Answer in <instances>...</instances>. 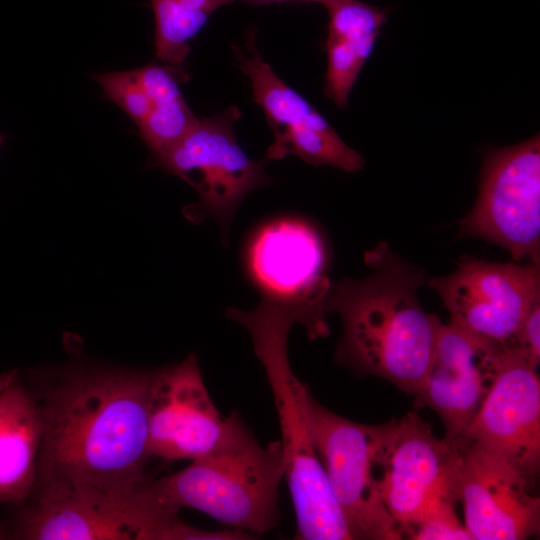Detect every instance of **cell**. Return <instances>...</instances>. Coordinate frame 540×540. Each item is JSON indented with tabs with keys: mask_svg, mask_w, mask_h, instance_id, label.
<instances>
[{
	"mask_svg": "<svg viewBox=\"0 0 540 540\" xmlns=\"http://www.w3.org/2000/svg\"><path fill=\"white\" fill-rule=\"evenodd\" d=\"M153 371L73 367L38 395L31 391L43 422L33 493L60 485L121 488L149 478Z\"/></svg>",
	"mask_w": 540,
	"mask_h": 540,
	"instance_id": "1",
	"label": "cell"
},
{
	"mask_svg": "<svg viewBox=\"0 0 540 540\" xmlns=\"http://www.w3.org/2000/svg\"><path fill=\"white\" fill-rule=\"evenodd\" d=\"M364 263L367 275L344 277L331 283L327 293L326 311L336 312L343 325L337 360L416 396L424 386L442 325L420 304L424 271L386 241L366 251Z\"/></svg>",
	"mask_w": 540,
	"mask_h": 540,
	"instance_id": "2",
	"label": "cell"
},
{
	"mask_svg": "<svg viewBox=\"0 0 540 540\" xmlns=\"http://www.w3.org/2000/svg\"><path fill=\"white\" fill-rule=\"evenodd\" d=\"M226 315L248 331L272 391L285 460L284 478L296 515L295 538L351 540L311 437L306 413L309 389L294 375L288 359V335L295 323H302L301 310L262 298L253 310L228 308Z\"/></svg>",
	"mask_w": 540,
	"mask_h": 540,
	"instance_id": "3",
	"label": "cell"
},
{
	"mask_svg": "<svg viewBox=\"0 0 540 540\" xmlns=\"http://www.w3.org/2000/svg\"><path fill=\"white\" fill-rule=\"evenodd\" d=\"M152 479L127 487L60 485L33 493L17 519L28 540H239L236 530L205 531L184 523L156 496Z\"/></svg>",
	"mask_w": 540,
	"mask_h": 540,
	"instance_id": "4",
	"label": "cell"
},
{
	"mask_svg": "<svg viewBox=\"0 0 540 540\" xmlns=\"http://www.w3.org/2000/svg\"><path fill=\"white\" fill-rule=\"evenodd\" d=\"M284 475L280 441L261 446L247 426L225 447L151 485L170 509L192 508L253 536L277 526Z\"/></svg>",
	"mask_w": 540,
	"mask_h": 540,
	"instance_id": "5",
	"label": "cell"
},
{
	"mask_svg": "<svg viewBox=\"0 0 540 540\" xmlns=\"http://www.w3.org/2000/svg\"><path fill=\"white\" fill-rule=\"evenodd\" d=\"M306 413L315 449L351 538L403 539L379 491L377 452L383 424L344 418L320 404L310 390Z\"/></svg>",
	"mask_w": 540,
	"mask_h": 540,
	"instance_id": "6",
	"label": "cell"
},
{
	"mask_svg": "<svg viewBox=\"0 0 540 540\" xmlns=\"http://www.w3.org/2000/svg\"><path fill=\"white\" fill-rule=\"evenodd\" d=\"M459 235L501 246L515 262L540 263L539 134L484 152L478 196Z\"/></svg>",
	"mask_w": 540,
	"mask_h": 540,
	"instance_id": "7",
	"label": "cell"
},
{
	"mask_svg": "<svg viewBox=\"0 0 540 540\" xmlns=\"http://www.w3.org/2000/svg\"><path fill=\"white\" fill-rule=\"evenodd\" d=\"M239 117L237 107L203 117L183 139L154 157L158 166L197 191V202L184 208V216L193 223L215 219L224 239L242 200L270 181L263 164L251 160L237 143L233 123Z\"/></svg>",
	"mask_w": 540,
	"mask_h": 540,
	"instance_id": "8",
	"label": "cell"
},
{
	"mask_svg": "<svg viewBox=\"0 0 540 540\" xmlns=\"http://www.w3.org/2000/svg\"><path fill=\"white\" fill-rule=\"evenodd\" d=\"M428 285L452 324L501 348H516L528 312L540 301V263L463 256L454 271L431 277Z\"/></svg>",
	"mask_w": 540,
	"mask_h": 540,
	"instance_id": "9",
	"label": "cell"
},
{
	"mask_svg": "<svg viewBox=\"0 0 540 540\" xmlns=\"http://www.w3.org/2000/svg\"><path fill=\"white\" fill-rule=\"evenodd\" d=\"M246 427L238 412L221 415L194 354L154 369L147 405L150 458L192 461L225 447Z\"/></svg>",
	"mask_w": 540,
	"mask_h": 540,
	"instance_id": "10",
	"label": "cell"
},
{
	"mask_svg": "<svg viewBox=\"0 0 540 540\" xmlns=\"http://www.w3.org/2000/svg\"><path fill=\"white\" fill-rule=\"evenodd\" d=\"M450 442V441H449ZM455 448L452 486L473 540H525L539 535L540 499L527 476L465 439Z\"/></svg>",
	"mask_w": 540,
	"mask_h": 540,
	"instance_id": "11",
	"label": "cell"
},
{
	"mask_svg": "<svg viewBox=\"0 0 540 540\" xmlns=\"http://www.w3.org/2000/svg\"><path fill=\"white\" fill-rule=\"evenodd\" d=\"M232 48L238 67L250 80L254 101L263 109L274 134L265 159L294 154L313 166L329 165L346 172L364 167L363 156L349 147L326 119L263 60L253 29L247 32L244 49Z\"/></svg>",
	"mask_w": 540,
	"mask_h": 540,
	"instance_id": "12",
	"label": "cell"
},
{
	"mask_svg": "<svg viewBox=\"0 0 540 540\" xmlns=\"http://www.w3.org/2000/svg\"><path fill=\"white\" fill-rule=\"evenodd\" d=\"M454 456V445L439 439L415 412L383 424L379 491L403 538L438 495L453 491Z\"/></svg>",
	"mask_w": 540,
	"mask_h": 540,
	"instance_id": "13",
	"label": "cell"
},
{
	"mask_svg": "<svg viewBox=\"0 0 540 540\" xmlns=\"http://www.w3.org/2000/svg\"><path fill=\"white\" fill-rule=\"evenodd\" d=\"M519 348L505 349L495 382L461 439L504 459L533 483L540 467V380Z\"/></svg>",
	"mask_w": 540,
	"mask_h": 540,
	"instance_id": "14",
	"label": "cell"
},
{
	"mask_svg": "<svg viewBox=\"0 0 540 540\" xmlns=\"http://www.w3.org/2000/svg\"><path fill=\"white\" fill-rule=\"evenodd\" d=\"M501 348L449 322L440 327L433 359L415 405L433 410L445 439L464 437L497 377Z\"/></svg>",
	"mask_w": 540,
	"mask_h": 540,
	"instance_id": "15",
	"label": "cell"
},
{
	"mask_svg": "<svg viewBox=\"0 0 540 540\" xmlns=\"http://www.w3.org/2000/svg\"><path fill=\"white\" fill-rule=\"evenodd\" d=\"M250 260L262 298L302 306L328 325L326 250L313 227L288 220L266 226L252 243Z\"/></svg>",
	"mask_w": 540,
	"mask_h": 540,
	"instance_id": "16",
	"label": "cell"
},
{
	"mask_svg": "<svg viewBox=\"0 0 540 540\" xmlns=\"http://www.w3.org/2000/svg\"><path fill=\"white\" fill-rule=\"evenodd\" d=\"M43 431L39 403L17 370L0 376V504L32 496Z\"/></svg>",
	"mask_w": 540,
	"mask_h": 540,
	"instance_id": "17",
	"label": "cell"
},
{
	"mask_svg": "<svg viewBox=\"0 0 540 540\" xmlns=\"http://www.w3.org/2000/svg\"><path fill=\"white\" fill-rule=\"evenodd\" d=\"M327 71L325 94L344 108L350 92L380 30L387 21L384 10L360 0H340L327 8Z\"/></svg>",
	"mask_w": 540,
	"mask_h": 540,
	"instance_id": "18",
	"label": "cell"
},
{
	"mask_svg": "<svg viewBox=\"0 0 540 540\" xmlns=\"http://www.w3.org/2000/svg\"><path fill=\"white\" fill-rule=\"evenodd\" d=\"M138 71L152 104L139 133L156 157L183 139L199 119L183 98L180 83L187 75L176 65L151 63Z\"/></svg>",
	"mask_w": 540,
	"mask_h": 540,
	"instance_id": "19",
	"label": "cell"
},
{
	"mask_svg": "<svg viewBox=\"0 0 540 540\" xmlns=\"http://www.w3.org/2000/svg\"><path fill=\"white\" fill-rule=\"evenodd\" d=\"M155 17L156 56L167 65H180L190 41L209 17L235 0H150Z\"/></svg>",
	"mask_w": 540,
	"mask_h": 540,
	"instance_id": "20",
	"label": "cell"
},
{
	"mask_svg": "<svg viewBox=\"0 0 540 540\" xmlns=\"http://www.w3.org/2000/svg\"><path fill=\"white\" fill-rule=\"evenodd\" d=\"M458 500L454 491L438 495L407 531L412 540H473L456 513Z\"/></svg>",
	"mask_w": 540,
	"mask_h": 540,
	"instance_id": "21",
	"label": "cell"
},
{
	"mask_svg": "<svg viewBox=\"0 0 540 540\" xmlns=\"http://www.w3.org/2000/svg\"><path fill=\"white\" fill-rule=\"evenodd\" d=\"M105 95L139 127L151 112L152 104L138 69L93 75Z\"/></svg>",
	"mask_w": 540,
	"mask_h": 540,
	"instance_id": "22",
	"label": "cell"
},
{
	"mask_svg": "<svg viewBox=\"0 0 540 540\" xmlns=\"http://www.w3.org/2000/svg\"><path fill=\"white\" fill-rule=\"evenodd\" d=\"M540 301L528 312L517 337L519 348L538 367L540 362Z\"/></svg>",
	"mask_w": 540,
	"mask_h": 540,
	"instance_id": "23",
	"label": "cell"
},
{
	"mask_svg": "<svg viewBox=\"0 0 540 540\" xmlns=\"http://www.w3.org/2000/svg\"><path fill=\"white\" fill-rule=\"evenodd\" d=\"M250 3L254 4H274V3H283V2H293V1H300V2H315L322 4L326 9L336 2L340 0H245Z\"/></svg>",
	"mask_w": 540,
	"mask_h": 540,
	"instance_id": "24",
	"label": "cell"
},
{
	"mask_svg": "<svg viewBox=\"0 0 540 540\" xmlns=\"http://www.w3.org/2000/svg\"><path fill=\"white\" fill-rule=\"evenodd\" d=\"M4 140H5V136L0 133V149H1V146H2V144L4 142Z\"/></svg>",
	"mask_w": 540,
	"mask_h": 540,
	"instance_id": "25",
	"label": "cell"
}]
</instances>
